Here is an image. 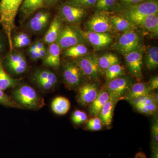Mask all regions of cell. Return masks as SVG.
<instances>
[{"label":"cell","instance_id":"obj_32","mask_svg":"<svg viewBox=\"0 0 158 158\" xmlns=\"http://www.w3.org/2000/svg\"><path fill=\"white\" fill-rule=\"evenodd\" d=\"M116 0H98L95 4L97 9L100 11H110L113 9Z\"/></svg>","mask_w":158,"mask_h":158},{"label":"cell","instance_id":"obj_4","mask_svg":"<svg viewBox=\"0 0 158 158\" xmlns=\"http://www.w3.org/2000/svg\"><path fill=\"white\" fill-rule=\"evenodd\" d=\"M85 42L81 29L70 25L62 27L56 41L61 49L65 50L77 44H85Z\"/></svg>","mask_w":158,"mask_h":158},{"label":"cell","instance_id":"obj_15","mask_svg":"<svg viewBox=\"0 0 158 158\" xmlns=\"http://www.w3.org/2000/svg\"><path fill=\"white\" fill-rule=\"evenodd\" d=\"M50 13L48 11H40L34 15L28 23L29 30L34 33L43 31L48 25Z\"/></svg>","mask_w":158,"mask_h":158},{"label":"cell","instance_id":"obj_10","mask_svg":"<svg viewBox=\"0 0 158 158\" xmlns=\"http://www.w3.org/2000/svg\"><path fill=\"white\" fill-rule=\"evenodd\" d=\"M60 18L69 24H76L81 21L85 14V9L71 3L63 4L59 8Z\"/></svg>","mask_w":158,"mask_h":158},{"label":"cell","instance_id":"obj_37","mask_svg":"<svg viewBox=\"0 0 158 158\" xmlns=\"http://www.w3.org/2000/svg\"><path fill=\"white\" fill-rule=\"evenodd\" d=\"M31 43V39L30 37H29L25 39L12 42V45H13V47H15L16 48H20L30 45Z\"/></svg>","mask_w":158,"mask_h":158},{"label":"cell","instance_id":"obj_21","mask_svg":"<svg viewBox=\"0 0 158 158\" xmlns=\"http://www.w3.org/2000/svg\"><path fill=\"white\" fill-rule=\"evenodd\" d=\"M116 104L115 101L110 98L109 100L101 110L98 117L103 124L109 126L112 123L113 112Z\"/></svg>","mask_w":158,"mask_h":158},{"label":"cell","instance_id":"obj_2","mask_svg":"<svg viewBox=\"0 0 158 158\" xmlns=\"http://www.w3.org/2000/svg\"><path fill=\"white\" fill-rule=\"evenodd\" d=\"M127 7L124 16L136 26H139L142 20L148 15L158 13V2L155 0H146L143 2Z\"/></svg>","mask_w":158,"mask_h":158},{"label":"cell","instance_id":"obj_46","mask_svg":"<svg viewBox=\"0 0 158 158\" xmlns=\"http://www.w3.org/2000/svg\"><path fill=\"white\" fill-rule=\"evenodd\" d=\"M151 158H158V149L152 150Z\"/></svg>","mask_w":158,"mask_h":158},{"label":"cell","instance_id":"obj_11","mask_svg":"<svg viewBox=\"0 0 158 158\" xmlns=\"http://www.w3.org/2000/svg\"><path fill=\"white\" fill-rule=\"evenodd\" d=\"M82 74L81 69L75 62H66L63 65V77L69 88L74 89L78 87L81 82Z\"/></svg>","mask_w":158,"mask_h":158},{"label":"cell","instance_id":"obj_24","mask_svg":"<svg viewBox=\"0 0 158 158\" xmlns=\"http://www.w3.org/2000/svg\"><path fill=\"white\" fill-rule=\"evenodd\" d=\"M44 4V0H23L20 9L25 16H27L41 8Z\"/></svg>","mask_w":158,"mask_h":158},{"label":"cell","instance_id":"obj_5","mask_svg":"<svg viewBox=\"0 0 158 158\" xmlns=\"http://www.w3.org/2000/svg\"><path fill=\"white\" fill-rule=\"evenodd\" d=\"M132 85V79L123 75L108 81L106 83L105 88L108 91L110 98L117 103L124 96Z\"/></svg>","mask_w":158,"mask_h":158},{"label":"cell","instance_id":"obj_14","mask_svg":"<svg viewBox=\"0 0 158 158\" xmlns=\"http://www.w3.org/2000/svg\"><path fill=\"white\" fill-rule=\"evenodd\" d=\"M33 77L40 88L46 90H50L58 82L56 74L51 71L45 69L36 71Z\"/></svg>","mask_w":158,"mask_h":158},{"label":"cell","instance_id":"obj_28","mask_svg":"<svg viewBox=\"0 0 158 158\" xmlns=\"http://www.w3.org/2000/svg\"><path fill=\"white\" fill-rule=\"evenodd\" d=\"M118 57L115 54L107 53L98 59L99 67L101 71L105 70L114 64L119 63Z\"/></svg>","mask_w":158,"mask_h":158},{"label":"cell","instance_id":"obj_39","mask_svg":"<svg viewBox=\"0 0 158 158\" xmlns=\"http://www.w3.org/2000/svg\"><path fill=\"white\" fill-rule=\"evenodd\" d=\"M28 52L29 56L32 60L36 61L40 59L38 51L37 50L35 44H33L29 47Z\"/></svg>","mask_w":158,"mask_h":158},{"label":"cell","instance_id":"obj_7","mask_svg":"<svg viewBox=\"0 0 158 158\" xmlns=\"http://www.w3.org/2000/svg\"><path fill=\"white\" fill-rule=\"evenodd\" d=\"M141 47V39L135 31L123 33L114 45V49L123 56Z\"/></svg>","mask_w":158,"mask_h":158},{"label":"cell","instance_id":"obj_1","mask_svg":"<svg viewBox=\"0 0 158 158\" xmlns=\"http://www.w3.org/2000/svg\"><path fill=\"white\" fill-rule=\"evenodd\" d=\"M23 0H1L0 24L6 34L10 52L13 51L11 34L15 28V18Z\"/></svg>","mask_w":158,"mask_h":158},{"label":"cell","instance_id":"obj_40","mask_svg":"<svg viewBox=\"0 0 158 158\" xmlns=\"http://www.w3.org/2000/svg\"><path fill=\"white\" fill-rule=\"evenodd\" d=\"M123 5L125 6H133L146 1V0H120Z\"/></svg>","mask_w":158,"mask_h":158},{"label":"cell","instance_id":"obj_30","mask_svg":"<svg viewBox=\"0 0 158 158\" xmlns=\"http://www.w3.org/2000/svg\"><path fill=\"white\" fill-rule=\"evenodd\" d=\"M20 64H27L24 56L21 53L16 51H12L7 56L6 64L7 67L10 65Z\"/></svg>","mask_w":158,"mask_h":158},{"label":"cell","instance_id":"obj_41","mask_svg":"<svg viewBox=\"0 0 158 158\" xmlns=\"http://www.w3.org/2000/svg\"><path fill=\"white\" fill-rule=\"evenodd\" d=\"M149 86L152 91L158 89V77L157 76H156L152 78L150 80V82Z\"/></svg>","mask_w":158,"mask_h":158},{"label":"cell","instance_id":"obj_48","mask_svg":"<svg viewBox=\"0 0 158 158\" xmlns=\"http://www.w3.org/2000/svg\"><path fill=\"white\" fill-rule=\"evenodd\" d=\"M76 1V0H71V2H74V1Z\"/></svg>","mask_w":158,"mask_h":158},{"label":"cell","instance_id":"obj_6","mask_svg":"<svg viewBox=\"0 0 158 158\" xmlns=\"http://www.w3.org/2000/svg\"><path fill=\"white\" fill-rule=\"evenodd\" d=\"M98 57L95 55H87L77 59L75 63L82 74L89 80L96 81L99 79L101 71L99 67Z\"/></svg>","mask_w":158,"mask_h":158},{"label":"cell","instance_id":"obj_23","mask_svg":"<svg viewBox=\"0 0 158 158\" xmlns=\"http://www.w3.org/2000/svg\"><path fill=\"white\" fill-rule=\"evenodd\" d=\"M19 79H15L6 72L3 67L2 59L0 58V88L3 90L12 88L18 84Z\"/></svg>","mask_w":158,"mask_h":158},{"label":"cell","instance_id":"obj_9","mask_svg":"<svg viewBox=\"0 0 158 158\" xmlns=\"http://www.w3.org/2000/svg\"><path fill=\"white\" fill-rule=\"evenodd\" d=\"M143 54V49L141 47L124 56L128 70L138 81L142 78Z\"/></svg>","mask_w":158,"mask_h":158},{"label":"cell","instance_id":"obj_13","mask_svg":"<svg viewBox=\"0 0 158 158\" xmlns=\"http://www.w3.org/2000/svg\"><path fill=\"white\" fill-rule=\"evenodd\" d=\"M81 31L86 41L96 49L106 47L113 41V38L109 33H97L81 30Z\"/></svg>","mask_w":158,"mask_h":158},{"label":"cell","instance_id":"obj_43","mask_svg":"<svg viewBox=\"0 0 158 158\" xmlns=\"http://www.w3.org/2000/svg\"><path fill=\"white\" fill-rule=\"evenodd\" d=\"M38 52L40 59H43L45 57L46 55L47 49L45 48L39 50L38 51Z\"/></svg>","mask_w":158,"mask_h":158},{"label":"cell","instance_id":"obj_26","mask_svg":"<svg viewBox=\"0 0 158 158\" xmlns=\"http://www.w3.org/2000/svg\"><path fill=\"white\" fill-rule=\"evenodd\" d=\"M145 30L153 34L158 35V13L150 15L144 17L139 25Z\"/></svg>","mask_w":158,"mask_h":158},{"label":"cell","instance_id":"obj_3","mask_svg":"<svg viewBox=\"0 0 158 158\" xmlns=\"http://www.w3.org/2000/svg\"><path fill=\"white\" fill-rule=\"evenodd\" d=\"M13 96L20 106L29 109H38L44 105V99L37 94L34 88L23 85L14 90Z\"/></svg>","mask_w":158,"mask_h":158},{"label":"cell","instance_id":"obj_34","mask_svg":"<svg viewBox=\"0 0 158 158\" xmlns=\"http://www.w3.org/2000/svg\"><path fill=\"white\" fill-rule=\"evenodd\" d=\"M88 119L87 114L81 110H76L72 116V120L74 123L77 125L83 124L88 121Z\"/></svg>","mask_w":158,"mask_h":158},{"label":"cell","instance_id":"obj_25","mask_svg":"<svg viewBox=\"0 0 158 158\" xmlns=\"http://www.w3.org/2000/svg\"><path fill=\"white\" fill-rule=\"evenodd\" d=\"M144 62L148 70H153L158 66V48L152 46L148 49L144 57Z\"/></svg>","mask_w":158,"mask_h":158},{"label":"cell","instance_id":"obj_18","mask_svg":"<svg viewBox=\"0 0 158 158\" xmlns=\"http://www.w3.org/2000/svg\"><path fill=\"white\" fill-rule=\"evenodd\" d=\"M111 24L114 31L124 33L135 31V25L128 19L121 15H114L110 16Z\"/></svg>","mask_w":158,"mask_h":158},{"label":"cell","instance_id":"obj_47","mask_svg":"<svg viewBox=\"0 0 158 158\" xmlns=\"http://www.w3.org/2000/svg\"><path fill=\"white\" fill-rule=\"evenodd\" d=\"M3 45H4V44H3L2 38V36L0 34V53L3 50Z\"/></svg>","mask_w":158,"mask_h":158},{"label":"cell","instance_id":"obj_38","mask_svg":"<svg viewBox=\"0 0 158 158\" xmlns=\"http://www.w3.org/2000/svg\"><path fill=\"white\" fill-rule=\"evenodd\" d=\"M98 0H76L71 3L80 6L90 7L95 5Z\"/></svg>","mask_w":158,"mask_h":158},{"label":"cell","instance_id":"obj_27","mask_svg":"<svg viewBox=\"0 0 158 158\" xmlns=\"http://www.w3.org/2000/svg\"><path fill=\"white\" fill-rule=\"evenodd\" d=\"M88 48L84 44H77L66 49L63 52L65 57L78 59L88 53Z\"/></svg>","mask_w":158,"mask_h":158},{"label":"cell","instance_id":"obj_36","mask_svg":"<svg viewBox=\"0 0 158 158\" xmlns=\"http://www.w3.org/2000/svg\"><path fill=\"white\" fill-rule=\"evenodd\" d=\"M8 68L13 73L20 74L24 73L27 70V64H20L10 65Z\"/></svg>","mask_w":158,"mask_h":158},{"label":"cell","instance_id":"obj_20","mask_svg":"<svg viewBox=\"0 0 158 158\" xmlns=\"http://www.w3.org/2000/svg\"><path fill=\"white\" fill-rule=\"evenodd\" d=\"M62 27V20L58 16L54 18L48 30L44 37V42L49 44L56 42Z\"/></svg>","mask_w":158,"mask_h":158},{"label":"cell","instance_id":"obj_17","mask_svg":"<svg viewBox=\"0 0 158 158\" xmlns=\"http://www.w3.org/2000/svg\"><path fill=\"white\" fill-rule=\"evenodd\" d=\"M61 48L56 42L49 44L46 55L43 59V64L52 68H59L60 65Z\"/></svg>","mask_w":158,"mask_h":158},{"label":"cell","instance_id":"obj_19","mask_svg":"<svg viewBox=\"0 0 158 158\" xmlns=\"http://www.w3.org/2000/svg\"><path fill=\"white\" fill-rule=\"evenodd\" d=\"M109 98L110 95L105 88L99 90L96 98L90 105L89 112L90 115L93 117L98 116L99 113L109 100Z\"/></svg>","mask_w":158,"mask_h":158},{"label":"cell","instance_id":"obj_22","mask_svg":"<svg viewBox=\"0 0 158 158\" xmlns=\"http://www.w3.org/2000/svg\"><path fill=\"white\" fill-rule=\"evenodd\" d=\"M70 102L68 99L64 97L56 98L52 102L51 107L54 113L59 115L66 114L70 108Z\"/></svg>","mask_w":158,"mask_h":158},{"label":"cell","instance_id":"obj_44","mask_svg":"<svg viewBox=\"0 0 158 158\" xmlns=\"http://www.w3.org/2000/svg\"><path fill=\"white\" fill-rule=\"evenodd\" d=\"M58 0H44V4L47 6H51L53 5Z\"/></svg>","mask_w":158,"mask_h":158},{"label":"cell","instance_id":"obj_29","mask_svg":"<svg viewBox=\"0 0 158 158\" xmlns=\"http://www.w3.org/2000/svg\"><path fill=\"white\" fill-rule=\"evenodd\" d=\"M105 72L106 79L107 81L124 75L125 73L124 67L120 65L119 63L110 66Z\"/></svg>","mask_w":158,"mask_h":158},{"label":"cell","instance_id":"obj_42","mask_svg":"<svg viewBox=\"0 0 158 158\" xmlns=\"http://www.w3.org/2000/svg\"><path fill=\"white\" fill-rule=\"evenodd\" d=\"M34 44L37 48V50L38 51L41 49L45 48V45L44 44V42H42L41 40H37Z\"/></svg>","mask_w":158,"mask_h":158},{"label":"cell","instance_id":"obj_16","mask_svg":"<svg viewBox=\"0 0 158 158\" xmlns=\"http://www.w3.org/2000/svg\"><path fill=\"white\" fill-rule=\"evenodd\" d=\"M152 90L149 85L143 82H138L133 84L127 92L120 100L123 99L129 101L131 100L145 96L152 93Z\"/></svg>","mask_w":158,"mask_h":158},{"label":"cell","instance_id":"obj_31","mask_svg":"<svg viewBox=\"0 0 158 158\" xmlns=\"http://www.w3.org/2000/svg\"><path fill=\"white\" fill-rule=\"evenodd\" d=\"M152 150L158 149V118H156L152 126Z\"/></svg>","mask_w":158,"mask_h":158},{"label":"cell","instance_id":"obj_45","mask_svg":"<svg viewBox=\"0 0 158 158\" xmlns=\"http://www.w3.org/2000/svg\"><path fill=\"white\" fill-rule=\"evenodd\" d=\"M134 158H147L146 155L143 152H139L136 154Z\"/></svg>","mask_w":158,"mask_h":158},{"label":"cell","instance_id":"obj_12","mask_svg":"<svg viewBox=\"0 0 158 158\" xmlns=\"http://www.w3.org/2000/svg\"><path fill=\"white\" fill-rule=\"evenodd\" d=\"M98 86L94 83H86L80 86L77 94V101L83 106L90 105L98 94Z\"/></svg>","mask_w":158,"mask_h":158},{"label":"cell","instance_id":"obj_8","mask_svg":"<svg viewBox=\"0 0 158 158\" xmlns=\"http://www.w3.org/2000/svg\"><path fill=\"white\" fill-rule=\"evenodd\" d=\"M86 31L109 33L114 31L110 16L106 11H100L92 15L86 23Z\"/></svg>","mask_w":158,"mask_h":158},{"label":"cell","instance_id":"obj_35","mask_svg":"<svg viewBox=\"0 0 158 158\" xmlns=\"http://www.w3.org/2000/svg\"><path fill=\"white\" fill-rule=\"evenodd\" d=\"M0 104L3 106L10 107H19L17 104L9 95L4 92V90L0 88Z\"/></svg>","mask_w":158,"mask_h":158},{"label":"cell","instance_id":"obj_33","mask_svg":"<svg viewBox=\"0 0 158 158\" xmlns=\"http://www.w3.org/2000/svg\"><path fill=\"white\" fill-rule=\"evenodd\" d=\"M87 122L86 128L90 131H98L102 127V123L98 116L92 117Z\"/></svg>","mask_w":158,"mask_h":158}]
</instances>
